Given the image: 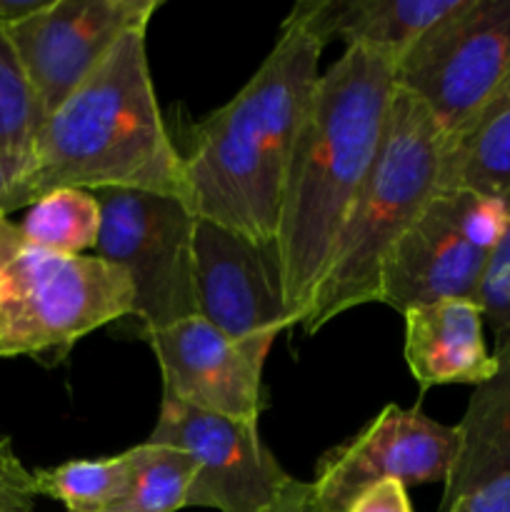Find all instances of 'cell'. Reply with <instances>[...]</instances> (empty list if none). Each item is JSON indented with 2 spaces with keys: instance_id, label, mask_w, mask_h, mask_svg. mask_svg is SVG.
<instances>
[{
  "instance_id": "1",
  "label": "cell",
  "mask_w": 510,
  "mask_h": 512,
  "mask_svg": "<svg viewBox=\"0 0 510 512\" xmlns=\"http://www.w3.org/2000/svg\"><path fill=\"white\" fill-rule=\"evenodd\" d=\"M395 98V63L345 48L318 78L295 135L280 198L275 250L290 323H303L335 240L383 148Z\"/></svg>"
},
{
  "instance_id": "2",
  "label": "cell",
  "mask_w": 510,
  "mask_h": 512,
  "mask_svg": "<svg viewBox=\"0 0 510 512\" xmlns=\"http://www.w3.org/2000/svg\"><path fill=\"white\" fill-rule=\"evenodd\" d=\"M145 35L148 28L128 30L43 120L0 200L3 218L63 188H130L188 203L183 153L160 113Z\"/></svg>"
},
{
  "instance_id": "3",
  "label": "cell",
  "mask_w": 510,
  "mask_h": 512,
  "mask_svg": "<svg viewBox=\"0 0 510 512\" xmlns=\"http://www.w3.org/2000/svg\"><path fill=\"white\" fill-rule=\"evenodd\" d=\"M320 50V40L285 18L253 78L195 125L183 153L195 218L275 243L290 153L320 78Z\"/></svg>"
},
{
  "instance_id": "4",
  "label": "cell",
  "mask_w": 510,
  "mask_h": 512,
  "mask_svg": "<svg viewBox=\"0 0 510 512\" xmlns=\"http://www.w3.org/2000/svg\"><path fill=\"white\" fill-rule=\"evenodd\" d=\"M445 148L448 143L430 110L415 95L395 88L383 148L300 323L305 333H318L358 305L380 303L385 260L440 193Z\"/></svg>"
},
{
  "instance_id": "5",
  "label": "cell",
  "mask_w": 510,
  "mask_h": 512,
  "mask_svg": "<svg viewBox=\"0 0 510 512\" xmlns=\"http://www.w3.org/2000/svg\"><path fill=\"white\" fill-rule=\"evenodd\" d=\"M128 273L98 255L35 248L0 218V358L60 363L80 338L133 315Z\"/></svg>"
},
{
  "instance_id": "6",
  "label": "cell",
  "mask_w": 510,
  "mask_h": 512,
  "mask_svg": "<svg viewBox=\"0 0 510 512\" xmlns=\"http://www.w3.org/2000/svg\"><path fill=\"white\" fill-rule=\"evenodd\" d=\"M455 145L510 93V0H460L395 68Z\"/></svg>"
},
{
  "instance_id": "7",
  "label": "cell",
  "mask_w": 510,
  "mask_h": 512,
  "mask_svg": "<svg viewBox=\"0 0 510 512\" xmlns=\"http://www.w3.org/2000/svg\"><path fill=\"white\" fill-rule=\"evenodd\" d=\"M508 218L505 200L440 190L385 260L380 303L398 313L438 300L480 303Z\"/></svg>"
},
{
  "instance_id": "8",
  "label": "cell",
  "mask_w": 510,
  "mask_h": 512,
  "mask_svg": "<svg viewBox=\"0 0 510 512\" xmlns=\"http://www.w3.org/2000/svg\"><path fill=\"white\" fill-rule=\"evenodd\" d=\"M100 203L95 255L118 265L133 285L140 335L198 315L193 288V233L198 218L170 195L130 188L93 190Z\"/></svg>"
},
{
  "instance_id": "9",
  "label": "cell",
  "mask_w": 510,
  "mask_h": 512,
  "mask_svg": "<svg viewBox=\"0 0 510 512\" xmlns=\"http://www.w3.org/2000/svg\"><path fill=\"white\" fill-rule=\"evenodd\" d=\"M193 288L200 318L263 360L275 338L293 328L275 243H255L238 230L198 218Z\"/></svg>"
},
{
  "instance_id": "10",
  "label": "cell",
  "mask_w": 510,
  "mask_h": 512,
  "mask_svg": "<svg viewBox=\"0 0 510 512\" xmlns=\"http://www.w3.org/2000/svg\"><path fill=\"white\" fill-rule=\"evenodd\" d=\"M148 443L193 458L195 478L185 508L263 512L293 480L263 445L258 423L205 413L170 395H163Z\"/></svg>"
},
{
  "instance_id": "11",
  "label": "cell",
  "mask_w": 510,
  "mask_h": 512,
  "mask_svg": "<svg viewBox=\"0 0 510 512\" xmlns=\"http://www.w3.org/2000/svg\"><path fill=\"white\" fill-rule=\"evenodd\" d=\"M160 0H48L8 25L10 45L40 105L53 115L128 30L148 28Z\"/></svg>"
},
{
  "instance_id": "12",
  "label": "cell",
  "mask_w": 510,
  "mask_h": 512,
  "mask_svg": "<svg viewBox=\"0 0 510 512\" xmlns=\"http://www.w3.org/2000/svg\"><path fill=\"white\" fill-rule=\"evenodd\" d=\"M458 455V428L415 408L388 405L355 438L328 450L310 480L323 512H348L358 495L385 480L448 483Z\"/></svg>"
},
{
  "instance_id": "13",
  "label": "cell",
  "mask_w": 510,
  "mask_h": 512,
  "mask_svg": "<svg viewBox=\"0 0 510 512\" xmlns=\"http://www.w3.org/2000/svg\"><path fill=\"white\" fill-rule=\"evenodd\" d=\"M163 373V395L205 413L258 423L265 360L200 315L143 335Z\"/></svg>"
},
{
  "instance_id": "14",
  "label": "cell",
  "mask_w": 510,
  "mask_h": 512,
  "mask_svg": "<svg viewBox=\"0 0 510 512\" xmlns=\"http://www.w3.org/2000/svg\"><path fill=\"white\" fill-rule=\"evenodd\" d=\"M405 363L420 390L438 385H473L495 373L485 345V313L475 300H438L403 313Z\"/></svg>"
},
{
  "instance_id": "15",
  "label": "cell",
  "mask_w": 510,
  "mask_h": 512,
  "mask_svg": "<svg viewBox=\"0 0 510 512\" xmlns=\"http://www.w3.org/2000/svg\"><path fill=\"white\" fill-rule=\"evenodd\" d=\"M458 5L460 0H305L290 10L288 20L323 45L340 38L345 48H368L398 68L415 43Z\"/></svg>"
},
{
  "instance_id": "16",
  "label": "cell",
  "mask_w": 510,
  "mask_h": 512,
  "mask_svg": "<svg viewBox=\"0 0 510 512\" xmlns=\"http://www.w3.org/2000/svg\"><path fill=\"white\" fill-rule=\"evenodd\" d=\"M495 373L470 395L458 428V455L443 485L440 512L460 495L510 473V333L495 340Z\"/></svg>"
},
{
  "instance_id": "17",
  "label": "cell",
  "mask_w": 510,
  "mask_h": 512,
  "mask_svg": "<svg viewBox=\"0 0 510 512\" xmlns=\"http://www.w3.org/2000/svg\"><path fill=\"white\" fill-rule=\"evenodd\" d=\"M440 190L510 198V93L460 143L445 148Z\"/></svg>"
},
{
  "instance_id": "18",
  "label": "cell",
  "mask_w": 510,
  "mask_h": 512,
  "mask_svg": "<svg viewBox=\"0 0 510 512\" xmlns=\"http://www.w3.org/2000/svg\"><path fill=\"white\" fill-rule=\"evenodd\" d=\"M140 463V445L98 460H68L33 470L38 495L63 503L65 512H100L125 493Z\"/></svg>"
},
{
  "instance_id": "19",
  "label": "cell",
  "mask_w": 510,
  "mask_h": 512,
  "mask_svg": "<svg viewBox=\"0 0 510 512\" xmlns=\"http://www.w3.org/2000/svg\"><path fill=\"white\" fill-rule=\"evenodd\" d=\"M18 230L35 248L60 255H83L98 245L100 203L93 190H53L30 205Z\"/></svg>"
},
{
  "instance_id": "20",
  "label": "cell",
  "mask_w": 510,
  "mask_h": 512,
  "mask_svg": "<svg viewBox=\"0 0 510 512\" xmlns=\"http://www.w3.org/2000/svg\"><path fill=\"white\" fill-rule=\"evenodd\" d=\"M193 478L195 463L188 453L145 440L130 485L100 512H178L185 508Z\"/></svg>"
},
{
  "instance_id": "21",
  "label": "cell",
  "mask_w": 510,
  "mask_h": 512,
  "mask_svg": "<svg viewBox=\"0 0 510 512\" xmlns=\"http://www.w3.org/2000/svg\"><path fill=\"white\" fill-rule=\"evenodd\" d=\"M40 125V105L20 68L5 25H0V160L15 170V178L28 163Z\"/></svg>"
},
{
  "instance_id": "22",
  "label": "cell",
  "mask_w": 510,
  "mask_h": 512,
  "mask_svg": "<svg viewBox=\"0 0 510 512\" xmlns=\"http://www.w3.org/2000/svg\"><path fill=\"white\" fill-rule=\"evenodd\" d=\"M35 498L33 470L20 463L10 440L0 435V512H33Z\"/></svg>"
},
{
  "instance_id": "23",
  "label": "cell",
  "mask_w": 510,
  "mask_h": 512,
  "mask_svg": "<svg viewBox=\"0 0 510 512\" xmlns=\"http://www.w3.org/2000/svg\"><path fill=\"white\" fill-rule=\"evenodd\" d=\"M443 512H510V473L498 475L470 493L460 495Z\"/></svg>"
},
{
  "instance_id": "24",
  "label": "cell",
  "mask_w": 510,
  "mask_h": 512,
  "mask_svg": "<svg viewBox=\"0 0 510 512\" xmlns=\"http://www.w3.org/2000/svg\"><path fill=\"white\" fill-rule=\"evenodd\" d=\"M348 512H413V508H410L408 488L398 480H385L358 495Z\"/></svg>"
},
{
  "instance_id": "25",
  "label": "cell",
  "mask_w": 510,
  "mask_h": 512,
  "mask_svg": "<svg viewBox=\"0 0 510 512\" xmlns=\"http://www.w3.org/2000/svg\"><path fill=\"white\" fill-rule=\"evenodd\" d=\"M263 512H323V508H320L313 483L293 478Z\"/></svg>"
},
{
  "instance_id": "26",
  "label": "cell",
  "mask_w": 510,
  "mask_h": 512,
  "mask_svg": "<svg viewBox=\"0 0 510 512\" xmlns=\"http://www.w3.org/2000/svg\"><path fill=\"white\" fill-rule=\"evenodd\" d=\"M48 0H0V25H13L28 15L38 13Z\"/></svg>"
},
{
  "instance_id": "27",
  "label": "cell",
  "mask_w": 510,
  "mask_h": 512,
  "mask_svg": "<svg viewBox=\"0 0 510 512\" xmlns=\"http://www.w3.org/2000/svg\"><path fill=\"white\" fill-rule=\"evenodd\" d=\"M13 180H15V170L10 168L5 160H0V200H3L5 190L10 188V183H13ZM0 218H3V215H0Z\"/></svg>"
}]
</instances>
